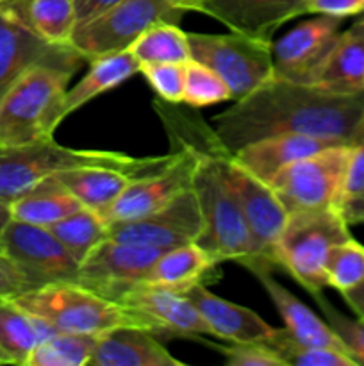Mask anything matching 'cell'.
Listing matches in <instances>:
<instances>
[{"mask_svg":"<svg viewBox=\"0 0 364 366\" xmlns=\"http://www.w3.org/2000/svg\"><path fill=\"white\" fill-rule=\"evenodd\" d=\"M39 286L41 285L34 275L29 274L9 256L0 252V302L16 299Z\"/></svg>","mask_w":364,"mask_h":366,"instance_id":"39","label":"cell"},{"mask_svg":"<svg viewBox=\"0 0 364 366\" xmlns=\"http://www.w3.org/2000/svg\"><path fill=\"white\" fill-rule=\"evenodd\" d=\"M118 302L141 315L156 335L181 336L196 342H202L200 336L211 335L195 304L182 293L138 285L125 292Z\"/></svg>","mask_w":364,"mask_h":366,"instance_id":"17","label":"cell"},{"mask_svg":"<svg viewBox=\"0 0 364 366\" xmlns=\"http://www.w3.org/2000/svg\"><path fill=\"white\" fill-rule=\"evenodd\" d=\"M163 250L152 247L103 239L79 264V285L118 300L125 292L141 285Z\"/></svg>","mask_w":364,"mask_h":366,"instance_id":"12","label":"cell"},{"mask_svg":"<svg viewBox=\"0 0 364 366\" xmlns=\"http://www.w3.org/2000/svg\"><path fill=\"white\" fill-rule=\"evenodd\" d=\"M171 0H120L91 20L77 25L70 45L84 63L123 52L152 25L178 24L184 16Z\"/></svg>","mask_w":364,"mask_h":366,"instance_id":"7","label":"cell"},{"mask_svg":"<svg viewBox=\"0 0 364 366\" xmlns=\"http://www.w3.org/2000/svg\"><path fill=\"white\" fill-rule=\"evenodd\" d=\"M98 336L54 332L29 356L25 366H89Z\"/></svg>","mask_w":364,"mask_h":366,"instance_id":"32","label":"cell"},{"mask_svg":"<svg viewBox=\"0 0 364 366\" xmlns=\"http://www.w3.org/2000/svg\"><path fill=\"white\" fill-rule=\"evenodd\" d=\"M13 300L57 332L100 336L120 327H141L153 332L141 315L75 281L43 285Z\"/></svg>","mask_w":364,"mask_h":366,"instance_id":"4","label":"cell"},{"mask_svg":"<svg viewBox=\"0 0 364 366\" xmlns=\"http://www.w3.org/2000/svg\"><path fill=\"white\" fill-rule=\"evenodd\" d=\"M54 332L56 329L21 310L14 300L0 302V366H25L39 342Z\"/></svg>","mask_w":364,"mask_h":366,"instance_id":"28","label":"cell"},{"mask_svg":"<svg viewBox=\"0 0 364 366\" xmlns=\"http://www.w3.org/2000/svg\"><path fill=\"white\" fill-rule=\"evenodd\" d=\"M74 74L49 64H36L24 71L0 100V145L52 138L61 125V99Z\"/></svg>","mask_w":364,"mask_h":366,"instance_id":"5","label":"cell"},{"mask_svg":"<svg viewBox=\"0 0 364 366\" xmlns=\"http://www.w3.org/2000/svg\"><path fill=\"white\" fill-rule=\"evenodd\" d=\"M81 207L84 206L56 177H49L14 200L9 209L13 220L50 227Z\"/></svg>","mask_w":364,"mask_h":366,"instance_id":"29","label":"cell"},{"mask_svg":"<svg viewBox=\"0 0 364 366\" xmlns=\"http://www.w3.org/2000/svg\"><path fill=\"white\" fill-rule=\"evenodd\" d=\"M178 9H182L184 13H189V11H196L198 13V7L202 4V0H171Z\"/></svg>","mask_w":364,"mask_h":366,"instance_id":"46","label":"cell"},{"mask_svg":"<svg viewBox=\"0 0 364 366\" xmlns=\"http://www.w3.org/2000/svg\"><path fill=\"white\" fill-rule=\"evenodd\" d=\"M202 232V214L193 189L171 200L161 209L132 220L109 222L107 236L121 243L168 250L196 242Z\"/></svg>","mask_w":364,"mask_h":366,"instance_id":"11","label":"cell"},{"mask_svg":"<svg viewBox=\"0 0 364 366\" xmlns=\"http://www.w3.org/2000/svg\"><path fill=\"white\" fill-rule=\"evenodd\" d=\"M341 295L345 299V302L352 307L353 313L359 315V317H364V281L353 290H350V292L341 293Z\"/></svg>","mask_w":364,"mask_h":366,"instance_id":"44","label":"cell"},{"mask_svg":"<svg viewBox=\"0 0 364 366\" xmlns=\"http://www.w3.org/2000/svg\"><path fill=\"white\" fill-rule=\"evenodd\" d=\"M345 142H335V139L316 138V136L303 134H282L270 136V138L257 139L248 145L238 149L234 154L236 161L246 168L250 174L257 179L268 182L275 177L280 170H284L289 164L303 159L307 156L328 149L332 145Z\"/></svg>","mask_w":364,"mask_h":366,"instance_id":"20","label":"cell"},{"mask_svg":"<svg viewBox=\"0 0 364 366\" xmlns=\"http://www.w3.org/2000/svg\"><path fill=\"white\" fill-rule=\"evenodd\" d=\"M49 229L79 261L84 259L98 243L109 238V222L88 207H81Z\"/></svg>","mask_w":364,"mask_h":366,"instance_id":"31","label":"cell"},{"mask_svg":"<svg viewBox=\"0 0 364 366\" xmlns=\"http://www.w3.org/2000/svg\"><path fill=\"white\" fill-rule=\"evenodd\" d=\"M200 343L220 352L227 366H285L277 352L266 343L228 342V345H218L203 338Z\"/></svg>","mask_w":364,"mask_h":366,"instance_id":"38","label":"cell"},{"mask_svg":"<svg viewBox=\"0 0 364 366\" xmlns=\"http://www.w3.org/2000/svg\"><path fill=\"white\" fill-rule=\"evenodd\" d=\"M225 100H232L227 82L213 68L206 66L200 61L189 59L186 63L182 104L193 109H202V107L214 106Z\"/></svg>","mask_w":364,"mask_h":366,"instance_id":"35","label":"cell"},{"mask_svg":"<svg viewBox=\"0 0 364 366\" xmlns=\"http://www.w3.org/2000/svg\"><path fill=\"white\" fill-rule=\"evenodd\" d=\"M120 0H75V7H77V25L91 20L96 14L109 9L111 6H114Z\"/></svg>","mask_w":364,"mask_h":366,"instance_id":"42","label":"cell"},{"mask_svg":"<svg viewBox=\"0 0 364 366\" xmlns=\"http://www.w3.org/2000/svg\"><path fill=\"white\" fill-rule=\"evenodd\" d=\"M300 13L327 14L345 20V18L364 14V0H303Z\"/></svg>","mask_w":364,"mask_h":366,"instance_id":"40","label":"cell"},{"mask_svg":"<svg viewBox=\"0 0 364 366\" xmlns=\"http://www.w3.org/2000/svg\"><path fill=\"white\" fill-rule=\"evenodd\" d=\"M341 213L348 225L364 224V192L343 202Z\"/></svg>","mask_w":364,"mask_h":366,"instance_id":"43","label":"cell"},{"mask_svg":"<svg viewBox=\"0 0 364 366\" xmlns=\"http://www.w3.org/2000/svg\"><path fill=\"white\" fill-rule=\"evenodd\" d=\"M256 277L264 288V292L268 293V297L271 299L277 313L284 320V329L293 338H296L302 343H307V345L327 347V349H334L339 350V352L348 354L341 340L332 331L330 325L325 320H321L309 306H305L298 297L293 295L280 282L275 281L271 272H261Z\"/></svg>","mask_w":364,"mask_h":366,"instance_id":"23","label":"cell"},{"mask_svg":"<svg viewBox=\"0 0 364 366\" xmlns=\"http://www.w3.org/2000/svg\"><path fill=\"white\" fill-rule=\"evenodd\" d=\"M173 157L163 168L132 179L120 199L107 211V222L132 220L161 209L191 188L195 156L188 149L171 147Z\"/></svg>","mask_w":364,"mask_h":366,"instance_id":"15","label":"cell"},{"mask_svg":"<svg viewBox=\"0 0 364 366\" xmlns=\"http://www.w3.org/2000/svg\"><path fill=\"white\" fill-rule=\"evenodd\" d=\"M231 152L257 139L303 134L352 143L364 125L363 95H332L271 75L211 120Z\"/></svg>","mask_w":364,"mask_h":366,"instance_id":"1","label":"cell"},{"mask_svg":"<svg viewBox=\"0 0 364 366\" xmlns=\"http://www.w3.org/2000/svg\"><path fill=\"white\" fill-rule=\"evenodd\" d=\"M128 50L141 66L152 63H188L191 59L188 32L170 21L152 25Z\"/></svg>","mask_w":364,"mask_h":366,"instance_id":"30","label":"cell"},{"mask_svg":"<svg viewBox=\"0 0 364 366\" xmlns=\"http://www.w3.org/2000/svg\"><path fill=\"white\" fill-rule=\"evenodd\" d=\"M313 86L332 95L364 93V16L339 34Z\"/></svg>","mask_w":364,"mask_h":366,"instance_id":"22","label":"cell"},{"mask_svg":"<svg viewBox=\"0 0 364 366\" xmlns=\"http://www.w3.org/2000/svg\"><path fill=\"white\" fill-rule=\"evenodd\" d=\"M303 0H202L198 13L221 21L234 32L273 39V34L296 16Z\"/></svg>","mask_w":364,"mask_h":366,"instance_id":"18","label":"cell"},{"mask_svg":"<svg viewBox=\"0 0 364 366\" xmlns=\"http://www.w3.org/2000/svg\"><path fill=\"white\" fill-rule=\"evenodd\" d=\"M152 106L166 129L171 147L188 149L195 156L191 189L202 214V232L196 243L218 263L238 261L245 264L252 242L238 199L221 168V156L227 147L213 125L195 111H184L178 104L159 99Z\"/></svg>","mask_w":364,"mask_h":366,"instance_id":"2","label":"cell"},{"mask_svg":"<svg viewBox=\"0 0 364 366\" xmlns=\"http://www.w3.org/2000/svg\"><path fill=\"white\" fill-rule=\"evenodd\" d=\"M182 295L195 304L214 338L232 343H264L275 332V327L252 310L214 295L206 285L193 286Z\"/></svg>","mask_w":364,"mask_h":366,"instance_id":"19","label":"cell"},{"mask_svg":"<svg viewBox=\"0 0 364 366\" xmlns=\"http://www.w3.org/2000/svg\"><path fill=\"white\" fill-rule=\"evenodd\" d=\"M2 254L34 275L41 286L50 282L77 281L81 261L49 227L11 218L2 234Z\"/></svg>","mask_w":364,"mask_h":366,"instance_id":"14","label":"cell"},{"mask_svg":"<svg viewBox=\"0 0 364 366\" xmlns=\"http://www.w3.org/2000/svg\"><path fill=\"white\" fill-rule=\"evenodd\" d=\"M191 59L213 68L239 100L273 75V39L253 38L231 31L228 34L188 32Z\"/></svg>","mask_w":364,"mask_h":366,"instance_id":"10","label":"cell"},{"mask_svg":"<svg viewBox=\"0 0 364 366\" xmlns=\"http://www.w3.org/2000/svg\"><path fill=\"white\" fill-rule=\"evenodd\" d=\"M352 143H338L278 172L268 186L288 213L341 209Z\"/></svg>","mask_w":364,"mask_h":366,"instance_id":"8","label":"cell"},{"mask_svg":"<svg viewBox=\"0 0 364 366\" xmlns=\"http://www.w3.org/2000/svg\"><path fill=\"white\" fill-rule=\"evenodd\" d=\"M139 68H141V64L132 56L131 50H123V52L111 54V56L91 61L84 77L77 84L68 88L61 99V124H63L64 118H68L71 113L91 102L93 99L103 95L106 92H111L116 86L123 84L125 81L134 77L136 74H139Z\"/></svg>","mask_w":364,"mask_h":366,"instance_id":"26","label":"cell"},{"mask_svg":"<svg viewBox=\"0 0 364 366\" xmlns=\"http://www.w3.org/2000/svg\"><path fill=\"white\" fill-rule=\"evenodd\" d=\"M11 222V209L7 204L0 202V252H2V234L4 229L7 227V224Z\"/></svg>","mask_w":364,"mask_h":366,"instance_id":"45","label":"cell"},{"mask_svg":"<svg viewBox=\"0 0 364 366\" xmlns=\"http://www.w3.org/2000/svg\"><path fill=\"white\" fill-rule=\"evenodd\" d=\"M218 264L220 263L211 257L198 243H186L175 249L163 250L156 263L146 272L141 285L184 293L193 286L213 281V272Z\"/></svg>","mask_w":364,"mask_h":366,"instance_id":"24","label":"cell"},{"mask_svg":"<svg viewBox=\"0 0 364 366\" xmlns=\"http://www.w3.org/2000/svg\"><path fill=\"white\" fill-rule=\"evenodd\" d=\"M264 343L277 352L285 366H359L348 354L327 347L307 345L293 338L285 329H275L271 338Z\"/></svg>","mask_w":364,"mask_h":366,"instance_id":"33","label":"cell"},{"mask_svg":"<svg viewBox=\"0 0 364 366\" xmlns=\"http://www.w3.org/2000/svg\"><path fill=\"white\" fill-rule=\"evenodd\" d=\"M364 192V125L352 142V156H350L348 174L345 181V193H343V202H346L352 197ZM343 206V204H341Z\"/></svg>","mask_w":364,"mask_h":366,"instance_id":"41","label":"cell"},{"mask_svg":"<svg viewBox=\"0 0 364 366\" xmlns=\"http://www.w3.org/2000/svg\"><path fill=\"white\" fill-rule=\"evenodd\" d=\"M0 11L52 45H70L77 27L75 0H0Z\"/></svg>","mask_w":364,"mask_h":366,"instance_id":"25","label":"cell"},{"mask_svg":"<svg viewBox=\"0 0 364 366\" xmlns=\"http://www.w3.org/2000/svg\"><path fill=\"white\" fill-rule=\"evenodd\" d=\"M328 288L345 293L364 281V245L348 238L330 250L325 263Z\"/></svg>","mask_w":364,"mask_h":366,"instance_id":"34","label":"cell"},{"mask_svg":"<svg viewBox=\"0 0 364 366\" xmlns=\"http://www.w3.org/2000/svg\"><path fill=\"white\" fill-rule=\"evenodd\" d=\"M139 74L153 89L157 99L170 104H182L184 97L186 63H152L143 64Z\"/></svg>","mask_w":364,"mask_h":366,"instance_id":"37","label":"cell"},{"mask_svg":"<svg viewBox=\"0 0 364 366\" xmlns=\"http://www.w3.org/2000/svg\"><path fill=\"white\" fill-rule=\"evenodd\" d=\"M341 18L314 14L273 41V77L313 84L325 57L341 34Z\"/></svg>","mask_w":364,"mask_h":366,"instance_id":"13","label":"cell"},{"mask_svg":"<svg viewBox=\"0 0 364 366\" xmlns=\"http://www.w3.org/2000/svg\"><path fill=\"white\" fill-rule=\"evenodd\" d=\"M84 63L71 45H52L0 11V100L24 71L36 64L75 71Z\"/></svg>","mask_w":364,"mask_h":366,"instance_id":"16","label":"cell"},{"mask_svg":"<svg viewBox=\"0 0 364 366\" xmlns=\"http://www.w3.org/2000/svg\"><path fill=\"white\" fill-rule=\"evenodd\" d=\"M54 177L79 200L84 207L102 214L114 206L132 179L139 175L111 167H79L63 170Z\"/></svg>","mask_w":364,"mask_h":366,"instance_id":"27","label":"cell"},{"mask_svg":"<svg viewBox=\"0 0 364 366\" xmlns=\"http://www.w3.org/2000/svg\"><path fill=\"white\" fill-rule=\"evenodd\" d=\"M341 209L295 211L288 213L277 242L278 270L291 275L303 290L316 295L327 285L325 263L338 243L352 238Z\"/></svg>","mask_w":364,"mask_h":366,"instance_id":"6","label":"cell"},{"mask_svg":"<svg viewBox=\"0 0 364 366\" xmlns=\"http://www.w3.org/2000/svg\"><path fill=\"white\" fill-rule=\"evenodd\" d=\"M221 168L238 199L252 242L250 257L243 267L252 275L261 272H280L275 250L288 211L278 202L273 189L239 164L228 149L221 156Z\"/></svg>","mask_w":364,"mask_h":366,"instance_id":"9","label":"cell"},{"mask_svg":"<svg viewBox=\"0 0 364 366\" xmlns=\"http://www.w3.org/2000/svg\"><path fill=\"white\" fill-rule=\"evenodd\" d=\"M313 299L316 300L318 307L323 313L325 322L330 325L335 336L341 340L346 352L355 360L357 365H364V317H359V315L348 317V315L341 313L321 293L313 295Z\"/></svg>","mask_w":364,"mask_h":366,"instance_id":"36","label":"cell"},{"mask_svg":"<svg viewBox=\"0 0 364 366\" xmlns=\"http://www.w3.org/2000/svg\"><path fill=\"white\" fill-rule=\"evenodd\" d=\"M89 366H184V361L171 356L152 331L120 327L98 336Z\"/></svg>","mask_w":364,"mask_h":366,"instance_id":"21","label":"cell"},{"mask_svg":"<svg viewBox=\"0 0 364 366\" xmlns=\"http://www.w3.org/2000/svg\"><path fill=\"white\" fill-rule=\"evenodd\" d=\"M173 150L163 156L134 157L113 150L70 149L45 138L24 145H0V202L11 204L45 179L79 167H111L145 175L170 163Z\"/></svg>","mask_w":364,"mask_h":366,"instance_id":"3","label":"cell"}]
</instances>
